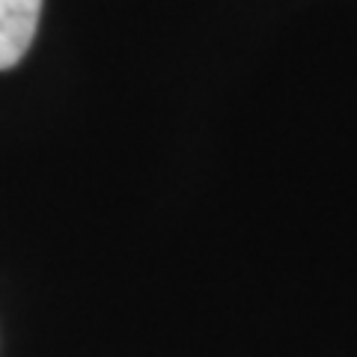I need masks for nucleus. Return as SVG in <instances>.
Wrapping results in <instances>:
<instances>
[{
	"mask_svg": "<svg viewBox=\"0 0 357 357\" xmlns=\"http://www.w3.org/2000/svg\"><path fill=\"white\" fill-rule=\"evenodd\" d=\"M42 0H0V69L24 57L39 27Z\"/></svg>",
	"mask_w": 357,
	"mask_h": 357,
	"instance_id": "obj_1",
	"label": "nucleus"
}]
</instances>
